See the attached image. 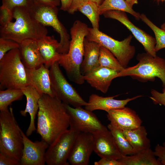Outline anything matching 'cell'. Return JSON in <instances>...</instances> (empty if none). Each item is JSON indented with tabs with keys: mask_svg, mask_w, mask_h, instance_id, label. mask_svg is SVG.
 Returning <instances> with one entry per match:
<instances>
[{
	"mask_svg": "<svg viewBox=\"0 0 165 165\" xmlns=\"http://www.w3.org/2000/svg\"><path fill=\"white\" fill-rule=\"evenodd\" d=\"M23 147L20 165H44L45 156L49 145L42 140L34 142L29 139L21 129Z\"/></svg>",
	"mask_w": 165,
	"mask_h": 165,
	"instance_id": "14",
	"label": "cell"
},
{
	"mask_svg": "<svg viewBox=\"0 0 165 165\" xmlns=\"http://www.w3.org/2000/svg\"><path fill=\"white\" fill-rule=\"evenodd\" d=\"M151 94V96L149 98L155 104L162 105L165 107V87H163L162 93L152 89Z\"/></svg>",
	"mask_w": 165,
	"mask_h": 165,
	"instance_id": "35",
	"label": "cell"
},
{
	"mask_svg": "<svg viewBox=\"0 0 165 165\" xmlns=\"http://www.w3.org/2000/svg\"><path fill=\"white\" fill-rule=\"evenodd\" d=\"M28 82L40 94H46L55 97L51 88L50 72L43 64L38 68L28 69L26 68Z\"/></svg>",
	"mask_w": 165,
	"mask_h": 165,
	"instance_id": "18",
	"label": "cell"
},
{
	"mask_svg": "<svg viewBox=\"0 0 165 165\" xmlns=\"http://www.w3.org/2000/svg\"><path fill=\"white\" fill-rule=\"evenodd\" d=\"M158 2L161 1V2H163L165 1V0H156Z\"/></svg>",
	"mask_w": 165,
	"mask_h": 165,
	"instance_id": "45",
	"label": "cell"
},
{
	"mask_svg": "<svg viewBox=\"0 0 165 165\" xmlns=\"http://www.w3.org/2000/svg\"><path fill=\"white\" fill-rule=\"evenodd\" d=\"M65 105L69 116L70 129L78 133L92 134L108 129L92 111L82 107H74L67 104Z\"/></svg>",
	"mask_w": 165,
	"mask_h": 165,
	"instance_id": "10",
	"label": "cell"
},
{
	"mask_svg": "<svg viewBox=\"0 0 165 165\" xmlns=\"http://www.w3.org/2000/svg\"><path fill=\"white\" fill-rule=\"evenodd\" d=\"M21 61L26 68H36L44 64L37 40L28 39L20 44L19 48Z\"/></svg>",
	"mask_w": 165,
	"mask_h": 165,
	"instance_id": "19",
	"label": "cell"
},
{
	"mask_svg": "<svg viewBox=\"0 0 165 165\" xmlns=\"http://www.w3.org/2000/svg\"><path fill=\"white\" fill-rule=\"evenodd\" d=\"M12 11L15 20L0 27V38L11 39L20 44L26 39L38 40L47 35L46 27L31 15L27 7H16Z\"/></svg>",
	"mask_w": 165,
	"mask_h": 165,
	"instance_id": "3",
	"label": "cell"
},
{
	"mask_svg": "<svg viewBox=\"0 0 165 165\" xmlns=\"http://www.w3.org/2000/svg\"><path fill=\"white\" fill-rule=\"evenodd\" d=\"M24 95L21 89L7 88L0 90V111L6 110L13 101L21 100Z\"/></svg>",
	"mask_w": 165,
	"mask_h": 165,
	"instance_id": "29",
	"label": "cell"
},
{
	"mask_svg": "<svg viewBox=\"0 0 165 165\" xmlns=\"http://www.w3.org/2000/svg\"><path fill=\"white\" fill-rule=\"evenodd\" d=\"M79 133L70 129L63 133L47 148L46 163L47 165H69L68 156Z\"/></svg>",
	"mask_w": 165,
	"mask_h": 165,
	"instance_id": "11",
	"label": "cell"
},
{
	"mask_svg": "<svg viewBox=\"0 0 165 165\" xmlns=\"http://www.w3.org/2000/svg\"><path fill=\"white\" fill-rule=\"evenodd\" d=\"M60 0L61 3L60 9L64 11H68L70 8L72 0Z\"/></svg>",
	"mask_w": 165,
	"mask_h": 165,
	"instance_id": "41",
	"label": "cell"
},
{
	"mask_svg": "<svg viewBox=\"0 0 165 165\" xmlns=\"http://www.w3.org/2000/svg\"><path fill=\"white\" fill-rule=\"evenodd\" d=\"M58 62L50 68L51 88L55 96L64 103L74 107L85 106L87 104L64 76Z\"/></svg>",
	"mask_w": 165,
	"mask_h": 165,
	"instance_id": "9",
	"label": "cell"
},
{
	"mask_svg": "<svg viewBox=\"0 0 165 165\" xmlns=\"http://www.w3.org/2000/svg\"><path fill=\"white\" fill-rule=\"evenodd\" d=\"M106 18L115 19L125 26L143 46L146 52L153 57H156L155 50L156 43L155 38L135 25L128 18L126 12L119 10H111L103 14Z\"/></svg>",
	"mask_w": 165,
	"mask_h": 165,
	"instance_id": "12",
	"label": "cell"
},
{
	"mask_svg": "<svg viewBox=\"0 0 165 165\" xmlns=\"http://www.w3.org/2000/svg\"><path fill=\"white\" fill-rule=\"evenodd\" d=\"M117 71L99 66L83 75L85 81L103 93H106L113 79L117 78Z\"/></svg>",
	"mask_w": 165,
	"mask_h": 165,
	"instance_id": "17",
	"label": "cell"
},
{
	"mask_svg": "<svg viewBox=\"0 0 165 165\" xmlns=\"http://www.w3.org/2000/svg\"><path fill=\"white\" fill-rule=\"evenodd\" d=\"M110 123L121 130H130L141 125L142 121L136 112L127 107L112 109L106 112Z\"/></svg>",
	"mask_w": 165,
	"mask_h": 165,
	"instance_id": "16",
	"label": "cell"
},
{
	"mask_svg": "<svg viewBox=\"0 0 165 165\" xmlns=\"http://www.w3.org/2000/svg\"><path fill=\"white\" fill-rule=\"evenodd\" d=\"M127 4L131 7L132 8L133 6L138 3V0H125Z\"/></svg>",
	"mask_w": 165,
	"mask_h": 165,
	"instance_id": "42",
	"label": "cell"
},
{
	"mask_svg": "<svg viewBox=\"0 0 165 165\" xmlns=\"http://www.w3.org/2000/svg\"><path fill=\"white\" fill-rule=\"evenodd\" d=\"M93 134L94 151L101 158L118 160L125 156L120 152L108 129Z\"/></svg>",
	"mask_w": 165,
	"mask_h": 165,
	"instance_id": "15",
	"label": "cell"
},
{
	"mask_svg": "<svg viewBox=\"0 0 165 165\" xmlns=\"http://www.w3.org/2000/svg\"><path fill=\"white\" fill-rule=\"evenodd\" d=\"M99 7L96 3L89 0L80 7L78 10L87 17L91 24L92 28L96 29H99L100 14Z\"/></svg>",
	"mask_w": 165,
	"mask_h": 165,
	"instance_id": "30",
	"label": "cell"
},
{
	"mask_svg": "<svg viewBox=\"0 0 165 165\" xmlns=\"http://www.w3.org/2000/svg\"><path fill=\"white\" fill-rule=\"evenodd\" d=\"M122 130L132 147L134 154L150 148V141L147 138L146 130L144 126L141 125L132 130Z\"/></svg>",
	"mask_w": 165,
	"mask_h": 165,
	"instance_id": "24",
	"label": "cell"
},
{
	"mask_svg": "<svg viewBox=\"0 0 165 165\" xmlns=\"http://www.w3.org/2000/svg\"><path fill=\"white\" fill-rule=\"evenodd\" d=\"M136 65L124 68L118 74L117 77L131 76L141 81H154L159 78L165 87V60L157 56L153 57L147 53L138 54Z\"/></svg>",
	"mask_w": 165,
	"mask_h": 165,
	"instance_id": "6",
	"label": "cell"
},
{
	"mask_svg": "<svg viewBox=\"0 0 165 165\" xmlns=\"http://www.w3.org/2000/svg\"><path fill=\"white\" fill-rule=\"evenodd\" d=\"M20 44L12 40L0 38V60L8 51L13 49L19 48Z\"/></svg>",
	"mask_w": 165,
	"mask_h": 165,
	"instance_id": "32",
	"label": "cell"
},
{
	"mask_svg": "<svg viewBox=\"0 0 165 165\" xmlns=\"http://www.w3.org/2000/svg\"><path fill=\"white\" fill-rule=\"evenodd\" d=\"M0 165H20L18 160L0 152Z\"/></svg>",
	"mask_w": 165,
	"mask_h": 165,
	"instance_id": "37",
	"label": "cell"
},
{
	"mask_svg": "<svg viewBox=\"0 0 165 165\" xmlns=\"http://www.w3.org/2000/svg\"><path fill=\"white\" fill-rule=\"evenodd\" d=\"M30 85L26 68L23 63L19 48L7 53L0 60V89H22Z\"/></svg>",
	"mask_w": 165,
	"mask_h": 165,
	"instance_id": "5",
	"label": "cell"
},
{
	"mask_svg": "<svg viewBox=\"0 0 165 165\" xmlns=\"http://www.w3.org/2000/svg\"><path fill=\"white\" fill-rule=\"evenodd\" d=\"M96 3L98 6L101 5L104 0H89Z\"/></svg>",
	"mask_w": 165,
	"mask_h": 165,
	"instance_id": "43",
	"label": "cell"
},
{
	"mask_svg": "<svg viewBox=\"0 0 165 165\" xmlns=\"http://www.w3.org/2000/svg\"><path fill=\"white\" fill-rule=\"evenodd\" d=\"M140 18L152 30L154 34L156 42L155 51L157 52L165 48V31L155 25L145 14H141Z\"/></svg>",
	"mask_w": 165,
	"mask_h": 165,
	"instance_id": "31",
	"label": "cell"
},
{
	"mask_svg": "<svg viewBox=\"0 0 165 165\" xmlns=\"http://www.w3.org/2000/svg\"><path fill=\"white\" fill-rule=\"evenodd\" d=\"M99 66L119 72L124 68L114 55L108 49L101 46L99 58Z\"/></svg>",
	"mask_w": 165,
	"mask_h": 165,
	"instance_id": "28",
	"label": "cell"
},
{
	"mask_svg": "<svg viewBox=\"0 0 165 165\" xmlns=\"http://www.w3.org/2000/svg\"><path fill=\"white\" fill-rule=\"evenodd\" d=\"M154 152L162 165H165V141L163 143V145H157Z\"/></svg>",
	"mask_w": 165,
	"mask_h": 165,
	"instance_id": "36",
	"label": "cell"
},
{
	"mask_svg": "<svg viewBox=\"0 0 165 165\" xmlns=\"http://www.w3.org/2000/svg\"><path fill=\"white\" fill-rule=\"evenodd\" d=\"M37 133L50 145L69 127L65 104L55 97L42 94L39 100Z\"/></svg>",
	"mask_w": 165,
	"mask_h": 165,
	"instance_id": "1",
	"label": "cell"
},
{
	"mask_svg": "<svg viewBox=\"0 0 165 165\" xmlns=\"http://www.w3.org/2000/svg\"><path fill=\"white\" fill-rule=\"evenodd\" d=\"M133 37L132 35H130L123 40L119 41L100 31L99 29L89 28L85 38L108 49L125 68L135 53L134 46L130 44Z\"/></svg>",
	"mask_w": 165,
	"mask_h": 165,
	"instance_id": "7",
	"label": "cell"
},
{
	"mask_svg": "<svg viewBox=\"0 0 165 165\" xmlns=\"http://www.w3.org/2000/svg\"><path fill=\"white\" fill-rule=\"evenodd\" d=\"M100 46L98 43L85 38L84 55L80 69L83 75L99 66Z\"/></svg>",
	"mask_w": 165,
	"mask_h": 165,
	"instance_id": "23",
	"label": "cell"
},
{
	"mask_svg": "<svg viewBox=\"0 0 165 165\" xmlns=\"http://www.w3.org/2000/svg\"><path fill=\"white\" fill-rule=\"evenodd\" d=\"M154 152L147 148L118 160L122 165H162L156 158Z\"/></svg>",
	"mask_w": 165,
	"mask_h": 165,
	"instance_id": "25",
	"label": "cell"
},
{
	"mask_svg": "<svg viewBox=\"0 0 165 165\" xmlns=\"http://www.w3.org/2000/svg\"><path fill=\"white\" fill-rule=\"evenodd\" d=\"M119 95L108 97H103L95 94H92L89 97L87 104L85 109L93 112L100 110L107 112L114 109L122 108L130 101L142 97L141 95L136 96L124 100H116L114 97Z\"/></svg>",
	"mask_w": 165,
	"mask_h": 165,
	"instance_id": "21",
	"label": "cell"
},
{
	"mask_svg": "<svg viewBox=\"0 0 165 165\" xmlns=\"http://www.w3.org/2000/svg\"><path fill=\"white\" fill-rule=\"evenodd\" d=\"M94 165H122L118 160L101 158L99 161L94 162Z\"/></svg>",
	"mask_w": 165,
	"mask_h": 165,
	"instance_id": "39",
	"label": "cell"
},
{
	"mask_svg": "<svg viewBox=\"0 0 165 165\" xmlns=\"http://www.w3.org/2000/svg\"><path fill=\"white\" fill-rule=\"evenodd\" d=\"M99 9L100 15L108 11L119 10L130 14L137 20L140 19L141 14L134 10L125 0H104L99 6Z\"/></svg>",
	"mask_w": 165,
	"mask_h": 165,
	"instance_id": "26",
	"label": "cell"
},
{
	"mask_svg": "<svg viewBox=\"0 0 165 165\" xmlns=\"http://www.w3.org/2000/svg\"><path fill=\"white\" fill-rule=\"evenodd\" d=\"M33 2L57 6L60 5V0H32Z\"/></svg>",
	"mask_w": 165,
	"mask_h": 165,
	"instance_id": "40",
	"label": "cell"
},
{
	"mask_svg": "<svg viewBox=\"0 0 165 165\" xmlns=\"http://www.w3.org/2000/svg\"><path fill=\"white\" fill-rule=\"evenodd\" d=\"M31 15L45 26L52 27L60 36L58 51L67 53L70 45V36L64 25L58 18L57 6L33 2L28 7Z\"/></svg>",
	"mask_w": 165,
	"mask_h": 165,
	"instance_id": "8",
	"label": "cell"
},
{
	"mask_svg": "<svg viewBox=\"0 0 165 165\" xmlns=\"http://www.w3.org/2000/svg\"><path fill=\"white\" fill-rule=\"evenodd\" d=\"M38 47L44 60V65L49 68L55 62H58L61 54L59 52V42L53 36L46 35L37 40Z\"/></svg>",
	"mask_w": 165,
	"mask_h": 165,
	"instance_id": "22",
	"label": "cell"
},
{
	"mask_svg": "<svg viewBox=\"0 0 165 165\" xmlns=\"http://www.w3.org/2000/svg\"><path fill=\"white\" fill-rule=\"evenodd\" d=\"M21 129L10 107L0 112V152L20 162L23 147Z\"/></svg>",
	"mask_w": 165,
	"mask_h": 165,
	"instance_id": "4",
	"label": "cell"
},
{
	"mask_svg": "<svg viewBox=\"0 0 165 165\" xmlns=\"http://www.w3.org/2000/svg\"><path fill=\"white\" fill-rule=\"evenodd\" d=\"M13 18L12 11L2 5L0 7V27H4L11 22Z\"/></svg>",
	"mask_w": 165,
	"mask_h": 165,
	"instance_id": "33",
	"label": "cell"
},
{
	"mask_svg": "<svg viewBox=\"0 0 165 165\" xmlns=\"http://www.w3.org/2000/svg\"><path fill=\"white\" fill-rule=\"evenodd\" d=\"M160 28L165 31V21L161 25Z\"/></svg>",
	"mask_w": 165,
	"mask_h": 165,
	"instance_id": "44",
	"label": "cell"
},
{
	"mask_svg": "<svg viewBox=\"0 0 165 165\" xmlns=\"http://www.w3.org/2000/svg\"><path fill=\"white\" fill-rule=\"evenodd\" d=\"M93 151V134L79 133L71 148L68 161L72 165H88Z\"/></svg>",
	"mask_w": 165,
	"mask_h": 165,
	"instance_id": "13",
	"label": "cell"
},
{
	"mask_svg": "<svg viewBox=\"0 0 165 165\" xmlns=\"http://www.w3.org/2000/svg\"><path fill=\"white\" fill-rule=\"evenodd\" d=\"M88 29L85 23L78 20L75 21L70 29L71 39L68 51L67 53L61 54L58 61L69 79L79 85L85 81L80 69L84 55V41Z\"/></svg>",
	"mask_w": 165,
	"mask_h": 165,
	"instance_id": "2",
	"label": "cell"
},
{
	"mask_svg": "<svg viewBox=\"0 0 165 165\" xmlns=\"http://www.w3.org/2000/svg\"><path fill=\"white\" fill-rule=\"evenodd\" d=\"M2 5L10 9L19 6L28 7L33 2L32 0H2Z\"/></svg>",
	"mask_w": 165,
	"mask_h": 165,
	"instance_id": "34",
	"label": "cell"
},
{
	"mask_svg": "<svg viewBox=\"0 0 165 165\" xmlns=\"http://www.w3.org/2000/svg\"><path fill=\"white\" fill-rule=\"evenodd\" d=\"M21 90L26 97L27 103L25 109L21 110L20 113L23 116H26L27 113L30 115V123L25 134L28 137L36 130L35 120L39 109V100L41 95L31 85Z\"/></svg>",
	"mask_w": 165,
	"mask_h": 165,
	"instance_id": "20",
	"label": "cell"
},
{
	"mask_svg": "<svg viewBox=\"0 0 165 165\" xmlns=\"http://www.w3.org/2000/svg\"><path fill=\"white\" fill-rule=\"evenodd\" d=\"M107 127L113 136L121 153L124 156L134 154L132 147L122 130L111 123L108 125Z\"/></svg>",
	"mask_w": 165,
	"mask_h": 165,
	"instance_id": "27",
	"label": "cell"
},
{
	"mask_svg": "<svg viewBox=\"0 0 165 165\" xmlns=\"http://www.w3.org/2000/svg\"><path fill=\"white\" fill-rule=\"evenodd\" d=\"M89 1V0H72L71 6L68 12L70 14H73L80 7Z\"/></svg>",
	"mask_w": 165,
	"mask_h": 165,
	"instance_id": "38",
	"label": "cell"
}]
</instances>
